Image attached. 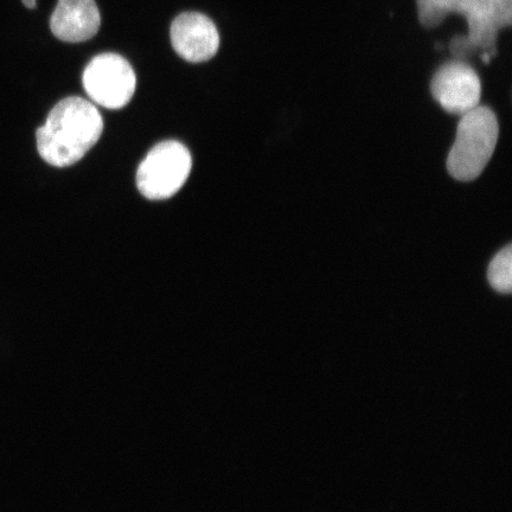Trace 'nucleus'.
<instances>
[{
    "label": "nucleus",
    "mask_w": 512,
    "mask_h": 512,
    "mask_svg": "<svg viewBox=\"0 0 512 512\" xmlns=\"http://www.w3.org/2000/svg\"><path fill=\"white\" fill-rule=\"evenodd\" d=\"M172 47L185 61L206 62L220 48V34L209 17L200 12H184L179 15L170 30Z\"/></svg>",
    "instance_id": "0eeeda50"
},
{
    "label": "nucleus",
    "mask_w": 512,
    "mask_h": 512,
    "mask_svg": "<svg viewBox=\"0 0 512 512\" xmlns=\"http://www.w3.org/2000/svg\"><path fill=\"white\" fill-rule=\"evenodd\" d=\"M83 88L95 104L120 110L136 92V73L123 56L106 53L95 56L83 73Z\"/></svg>",
    "instance_id": "39448f33"
},
{
    "label": "nucleus",
    "mask_w": 512,
    "mask_h": 512,
    "mask_svg": "<svg viewBox=\"0 0 512 512\" xmlns=\"http://www.w3.org/2000/svg\"><path fill=\"white\" fill-rule=\"evenodd\" d=\"M22 2L28 9L36 8V0H22Z\"/></svg>",
    "instance_id": "9d476101"
},
{
    "label": "nucleus",
    "mask_w": 512,
    "mask_h": 512,
    "mask_svg": "<svg viewBox=\"0 0 512 512\" xmlns=\"http://www.w3.org/2000/svg\"><path fill=\"white\" fill-rule=\"evenodd\" d=\"M431 93L446 112L462 117L479 106L482 82L469 63L454 59L444 63L435 72Z\"/></svg>",
    "instance_id": "423d86ee"
},
{
    "label": "nucleus",
    "mask_w": 512,
    "mask_h": 512,
    "mask_svg": "<svg viewBox=\"0 0 512 512\" xmlns=\"http://www.w3.org/2000/svg\"><path fill=\"white\" fill-rule=\"evenodd\" d=\"M488 279L492 288L499 293H510L512 288V248L507 246L499 251L490 262Z\"/></svg>",
    "instance_id": "1a4fd4ad"
},
{
    "label": "nucleus",
    "mask_w": 512,
    "mask_h": 512,
    "mask_svg": "<svg viewBox=\"0 0 512 512\" xmlns=\"http://www.w3.org/2000/svg\"><path fill=\"white\" fill-rule=\"evenodd\" d=\"M190 151L176 140L157 144L137 171V187L149 200H166L182 189L190 175Z\"/></svg>",
    "instance_id": "20e7f679"
},
{
    "label": "nucleus",
    "mask_w": 512,
    "mask_h": 512,
    "mask_svg": "<svg viewBox=\"0 0 512 512\" xmlns=\"http://www.w3.org/2000/svg\"><path fill=\"white\" fill-rule=\"evenodd\" d=\"M422 27H439L451 14L462 15L467 22V34L453 37L448 48L454 59L464 60L482 50L494 57L499 31L509 28L512 0H416Z\"/></svg>",
    "instance_id": "f257e3e1"
},
{
    "label": "nucleus",
    "mask_w": 512,
    "mask_h": 512,
    "mask_svg": "<svg viewBox=\"0 0 512 512\" xmlns=\"http://www.w3.org/2000/svg\"><path fill=\"white\" fill-rule=\"evenodd\" d=\"M498 134V120L491 108L479 105L462 115L447 158L450 175L462 182L479 177L494 155Z\"/></svg>",
    "instance_id": "7ed1b4c3"
},
{
    "label": "nucleus",
    "mask_w": 512,
    "mask_h": 512,
    "mask_svg": "<svg viewBox=\"0 0 512 512\" xmlns=\"http://www.w3.org/2000/svg\"><path fill=\"white\" fill-rule=\"evenodd\" d=\"M101 15L95 0H59L50 19V29L63 42L91 40L100 29Z\"/></svg>",
    "instance_id": "6e6552de"
},
{
    "label": "nucleus",
    "mask_w": 512,
    "mask_h": 512,
    "mask_svg": "<svg viewBox=\"0 0 512 512\" xmlns=\"http://www.w3.org/2000/svg\"><path fill=\"white\" fill-rule=\"evenodd\" d=\"M104 120L92 102L70 96L51 110L36 133L40 156L56 168L78 163L99 142Z\"/></svg>",
    "instance_id": "f03ea898"
}]
</instances>
